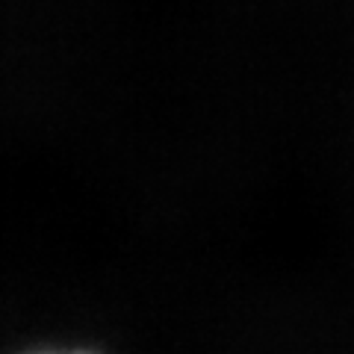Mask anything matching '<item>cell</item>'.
<instances>
[{
	"instance_id": "1",
	"label": "cell",
	"mask_w": 354,
	"mask_h": 354,
	"mask_svg": "<svg viewBox=\"0 0 354 354\" xmlns=\"http://www.w3.org/2000/svg\"><path fill=\"white\" fill-rule=\"evenodd\" d=\"M39 354H92V351H39Z\"/></svg>"
}]
</instances>
